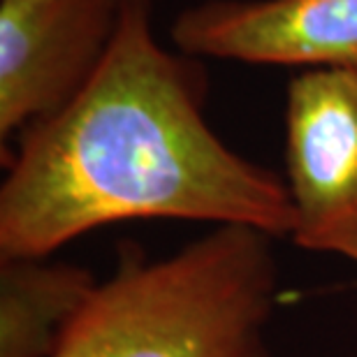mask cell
<instances>
[{
    "label": "cell",
    "instance_id": "obj_1",
    "mask_svg": "<svg viewBox=\"0 0 357 357\" xmlns=\"http://www.w3.org/2000/svg\"><path fill=\"white\" fill-rule=\"evenodd\" d=\"M206 61L165 47L153 0H123L105 61L19 135L0 185V255H54L128 220L246 225L288 239L283 174L237 153L204 116Z\"/></svg>",
    "mask_w": 357,
    "mask_h": 357
},
{
    "label": "cell",
    "instance_id": "obj_2",
    "mask_svg": "<svg viewBox=\"0 0 357 357\" xmlns=\"http://www.w3.org/2000/svg\"><path fill=\"white\" fill-rule=\"evenodd\" d=\"M274 241L255 227L213 225L158 260L123 241L54 357H274Z\"/></svg>",
    "mask_w": 357,
    "mask_h": 357
},
{
    "label": "cell",
    "instance_id": "obj_3",
    "mask_svg": "<svg viewBox=\"0 0 357 357\" xmlns=\"http://www.w3.org/2000/svg\"><path fill=\"white\" fill-rule=\"evenodd\" d=\"M290 241L357 265V75L302 70L285 86Z\"/></svg>",
    "mask_w": 357,
    "mask_h": 357
},
{
    "label": "cell",
    "instance_id": "obj_4",
    "mask_svg": "<svg viewBox=\"0 0 357 357\" xmlns=\"http://www.w3.org/2000/svg\"><path fill=\"white\" fill-rule=\"evenodd\" d=\"M123 0H0V142L59 112L116 38Z\"/></svg>",
    "mask_w": 357,
    "mask_h": 357
},
{
    "label": "cell",
    "instance_id": "obj_5",
    "mask_svg": "<svg viewBox=\"0 0 357 357\" xmlns=\"http://www.w3.org/2000/svg\"><path fill=\"white\" fill-rule=\"evenodd\" d=\"M169 40L199 61L357 75V0H199Z\"/></svg>",
    "mask_w": 357,
    "mask_h": 357
},
{
    "label": "cell",
    "instance_id": "obj_6",
    "mask_svg": "<svg viewBox=\"0 0 357 357\" xmlns=\"http://www.w3.org/2000/svg\"><path fill=\"white\" fill-rule=\"evenodd\" d=\"M96 285L91 269L52 255H0V357H54Z\"/></svg>",
    "mask_w": 357,
    "mask_h": 357
}]
</instances>
